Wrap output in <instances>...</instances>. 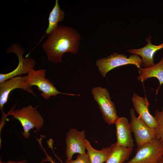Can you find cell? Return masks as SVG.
<instances>
[{
    "instance_id": "6da1fadb",
    "label": "cell",
    "mask_w": 163,
    "mask_h": 163,
    "mask_svg": "<svg viewBox=\"0 0 163 163\" xmlns=\"http://www.w3.org/2000/svg\"><path fill=\"white\" fill-rule=\"evenodd\" d=\"M48 35L43 48L49 61L54 63L61 62L64 53H77L81 38L76 30L66 26H58Z\"/></svg>"
},
{
    "instance_id": "7a4b0ae2",
    "label": "cell",
    "mask_w": 163,
    "mask_h": 163,
    "mask_svg": "<svg viewBox=\"0 0 163 163\" xmlns=\"http://www.w3.org/2000/svg\"><path fill=\"white\" fill-rule=\"evenodd\" d=\"M16 106L14 105L8 113L20 121L24 129L21 133L23 136L28 139L31 129L35 128L38 131H40L43 126V119L36 108L32 105L14 110Z\"/></svg>"
},
{
    "instance_id": "3957f363",
    "label": "cell",
    "mask_w": 163,
    "mask_h": 163,
    "mask_svg": "<svg viewBox=\"0 0 163 163\" xmlns=\"http://www.w3.org/2000/svg\"><path fill=\"white\" fill-rule=\"evenodd\" d=\"M141 58L139 55L132 54L129 57L124 54L114 53L105 57L98 59L96 65L99 71L103 77L113 69L121 66L133 65L139 69L141 66Z\"/></svg>"
},
{
    "instance_id": "277c9868",
    "label": "cell",
    "mask_w": 163,
    "mask_h": 163,
    "mask_svg": "<svg viewBox=\"0 0 163 163\" xmlns=\"http://www.w3.org/2000/svg\"><path fill=\"white\" fill-rule=\"evenodd\" d=\"M163 157V143L153 139L137 148L135 156L124 163H157Z\"/></svg>"
},
{
    "instance_id": "5b68a950",
    "label": "cell",
    "mask_w": 163,
    "mask_h": 163,
    "mask_svg": "<svg viewBox=\"0 0 163 163\" xmlns=\"http://www.w3.org/2000/svg\"><path fill=\"white\" fill-rule=\"evenodd\" d=\"M91 91L105 122L109 125L115 124L119 117L108 91L105 88L97 86L93 88Z\"/></svg>"
},
{
    "instance_id": "8992f818",
    "label": "cell",
    "mask_w": 163,
    "mask_h": 163,
    "mask_svg": "<svg viewBox=\"0 0 163 163\" xmlns=\"http://www.w3.org/2000/svg\"><path fill=\"white\" fill-rule=\"evenodd\" d=\"M46 71L45 69L36 70L33 69L26 75L27 82L29 85L31 87L33 86H37L38 90L41 92V94L44 98L47 99L51 96H56L59 94L77 95L73 94L65 93L59 91L53 83L46 78Z\"/></svg>"
},
{
    "instance_id": "52a82bcc",
    "label": "cell",
    "mask_w": 163,
    "mask_h": 163,
    "mask_svg": "<svg viewBox=\"0 0 163 163\" xmlns=\"http://www.w3.org/2000/svg\"><path fill=\"white\" fill-rule=\"evenodd\" d=\"M129 114L131 117L130 127L134 133L137 148L153 139H157L155 129L149 126L138 116L137 117L133 108L130 109Z\"/></svg>"
},
{
    "instance_id": "ba28073f",
    "label": "cell",
    "mask_w": 163,
    "mask_h": 163,
    "mask_svg": "<svg viewBox=\"0 0 163 163\" xmlns=\"http://www.w3.org/2000/svg\"><path fill=\"white\" fill-rule=\"evenodd\" d=\"M24 50L19 45L14 44L7 50V53H13L17 56L18 64L17 67L13 71L5 74H0V83L11 78L27 73L32 69L35 64V61L30 57H23Z\"/></svg>"
},
{
    "instance_id": "9c48e42d",
    "label": "cell",
    "mask_w": 163,
    "mask_h": 163,
    "mask_svg": "<svg viewBox=\"0 0 163 163\" xmlns=\"http://www.w3.org/2000/svg\"><path fill=\"white\" fill-rule=\"evenodd\" d=\"M31 87L28 85L26 75L17 76L0 83V109L3 111V107L7 103L10 92L16 89H21L36 96Z\"/></svg>"
},
{
    "instance_id": "30bf717a",
    "label": "cell",
    "mask_w": 163,
    "mask_h": 163,
    "mask_svg": "<svg viewBox=\"0 0 163 163\" xmlns=\"http://www.w3.org/2000/svg\"><path fill=\"white\" fill-rule=\"evenodd\" d=\"M85 131H78L74 128H70L66 135V155L67 159H72L74 154L86 153V140Z\"/></svg>"
},
{
    "instance_id": "8fae6325",
    "label": "cell",
    "mask_w": 163,
    "mask_h": 163,
    "mask_svg": "<svg viewBox=\"0 0 163 163\" xmlns=\"http://www.w3.org/2000/svg\"><path fill=\"white\" fill-rule=\"evenodd\" d=\"M151 37L149 36L146 38L147 44L145 46L139 49L127 50V52L141 57V66L142 68H148L154 65V54L158 50L163 48V42L158 45L153 44L151 42Z\"/></svg>"
},
{
    "instance_id": "7c38bea8",
    "label": "cell",
    "mask_w": 163,
    "mask_h": 163,
    "mask_svg": "<svg viewBox=\"0 0 163 163\" xmlns=\"http://www.w3.org/2000/svg\"><path fill=\"white\" fill-rule=\"evenodd\" d=\"M134 110L140 118L149 126L155 129L157 123L154 117L149 110V103L145 96V97L134 93L132 97Z\"/></svg>"
},
{
    "instance_id": "4fadbf2b",
    "label": "cell",
    "mask_w": 163,
    "mask_h": 163,
    "mask_svg": "<svg viewBox=\"0 0 163 163\" xmlns=\"http://www.w3.org/2000/svg\"><path fill=\"white\" fill-rule=\"evenodd\" d=\"M114 124L116 126L117 144L125 148H133L134 144L132 132L127 119L123 117H119Z\"/></svg>"
},
{
    "instance_id": "5bb4252c",
    "label": "cell",
    "mask_w": 163,
    "mask_h": 163,
    "mask_svg": "<svg viewBox=\"0 0 163 163\" xmlns=\"http://www.w3.org/2000/svg\"><path fill=\"white\" fill-rule=\"evenodd\" d=\"M139 70V75L138 80L142 82L152 77H155L159 82V85L156 90L157 94L161 86L163 84V57L157 64L148 68L140 67Z\"/></svg>"
},
{
    "instance_id": "9a60e30c",
    "label": "cell",
    "mask_w": 163,
    "mask_h": 163,
    "mask_svg": "<svg viewBox=\"0 0 163 163\" xmlns=\"http://www.w3.org/2000/svg\"><path fill=\"white\" fill-rule=\"evenodd\" d=\"M86 149L91 163H103L109 158L112 150V144L110 147L97 150L94 149L89 142L86 139Z\"/></svg>"
},
{
    "instance_id": "2e32d148",
    "label": "cell",
    "mask_w": 163,
    "mask_h": 163,
    "mask_svg": "<svg viewBox=\"0 0 163 163\" xmlns=\"http://www.w3.org/2000/svg\"><path fill=\"white\" fill-rule=\"evenodd\" d=\"M111 154L105 163H124L131 154L133 148H125L118 145L116 142L112 144Z\"/></svg>"
},
{
    "instance_id": "e0dca14e",
    "label": "cell",
    "mask_w": 163,
    "mask_h": 163,
    "mask_svg": "<svg viewBox=\"0 0 163 163\" xmlns=\"http://www.w3.org/2000/svg\"><path fill=\"white\" fill-rule=\"evenodd\" d=\"M64 15V12L60 9L58 0H56L55 5L49 14L48 26L46 30V34L48 35L57 27L58 23L63 20Z\"/></svg>"
},
{
    "instance_id": "ac0fdd59",
    "label": "cell",
    "mask_w": 163,
    "mask_h": 163,
    "mask_svg": "<svg viewBox=\"0 0 163 163\" xmlns=\"http://www.w3.org/2000/svg\"><path fill=\"white\" fill-rule=\"evenodd\" d=\"M154 117L157 123L155 129L157 139L161 140L163 143V106L161 111L156 110Z\"/></svg>"
},
{
    "instance_id": "d6986e66",
    "label": "cell",
    "mask_w": 163,
    "mask_h": 163,
    "mask_svg": "<svg viewBox=\"0 0 163 163\" xmlns=\"http://www.w3.org/2000/svg\"><path fill=\"white\" fill-rule=\"evenodd\" d=\"M65 163H91L87 152L84 154H78L74 160L66 159Z\"/></svg>"
},
{
    "instance_id": "ffe728a7",
    "label": "cell",
    "mask_w": 163,
    "mask_h": 163,
    "mask_svg": "<svg viewBox=\"0 0 163 163\" xmlns=\"http://www.w3.org/2000/svg\"><path fill=\"white\" fill-rule=\"evenodd\" d=\"M27 161L26 160H23L22 161H12L11 160H10L7 162H3L1 161L0 159V163H27Z\"/></svg>"
},
{
    "instance_id": "44dd1931",
    "label": "cell",
    "mask_w": 163,
    "mask_h": 163,
    "mask_svg": "<svg viewBox=\"0 0 163 163\" xmlns=\"http://www.w3.org/2000/svg\"><path fill=\"white\" fill-rule=\"evenodd\" d=\"M46 161H50L52 163H59L58 162H56L55 160H53L52 158L47 155V156L46 157Z\"/></svg>"
},
{
    "instance_id": "7402d4cb",
    "label": "cell",
    "mask_w": 163,
    "mask_h": 163,
    "mask_svg": "<svg viewBox=\"0 0 163 163\" xmlns=\"http://www.w3.org/2000/svg\"><path fill=\"white\" fill-rule=\"evenodd\" d=\"M157 163H163V157Z\"/></svg>"
},
{
    "instance_id": "603a6c76",
    "label": "cell",
    "mask_w": 163,
    "mask_h": 163,
    "mask_svg": "<svg viewBox=\"0 0 163 163\" xmlns=\"http://www.w3.org/2000/svg\"><path fill=\"white\" fill-rule=\"evenodd\" d=\"M58 158L59 159V160L60 161L61 163H63L62 161L59 158Z\"/></svg>"
}]
</instances>
